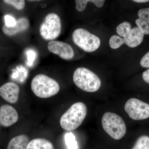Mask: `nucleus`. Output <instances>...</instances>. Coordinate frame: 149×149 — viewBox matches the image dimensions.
I'll use <instances>...</instances> for the list:
<instances>
[{
	"instance_id": "nucleus-20",
	"label": "nucleus",
	"mask_w": 149,
	"mask_h": 149,
	"mask_svg": "<svg viewBox=\"0 0 149 149\" xmlns=\"http://www.w3.org/2000/svg\"><path fill=\"white\" fill-rule=\"evenodd\" d=\"M4 2L13 6L17 10L23 9L25 6V2L24 0H4Z\"/></svg>"
},
{
	"instance_id": "nucleus-22",
	"label": "nucleus",
	"mask_w": 149,
	"mask_h": 149,
	"mask_svg": "<svg viewBox=\"0 0 149 149\" xmlns=\"http://www.w3.org/2000/svg\"><path fill=\"white\" fill-rule=\"evenodd\" d=\"M88 0H76L75 1L76 3V9L79 12H83L86 8Z\"/></svg>"
},
{
	"instance_id": "nucleus-23",
	"label": "nucleus",
	"mask_w": 149,
	"mask_h": 149,
	"mask_svg": "<svg viewBox=\"0 0 149 149\" xmlns=\"http://www.w3.org/2000/svg\"><path fill=\"white\" fill-rule=\"evenodd\" d=\"M5 25L9 27H13L16 23L17 20L13 17L9 15H6L5 17Z\"/></svg>"
},
{
	"instance_id": "nucleus-14",
	"label": "nucleus",
	"mask_w": 149,
	"mask_h": 149,
	"mask_svg": "<svg viewBox=\"0 0 149 149\" xmlns=\"http://www.w3.org/2000/svg\"><path fill=\"white\" fill-rule=\"evenodd\" d=\"M27 149H54V147L50 141L39 138L30 141Z\"/></svg>"
},
{
	"instance_id": "nucleus-11",
	"label": "nucleus",
	"mask_w": 149,
	"mask_h": 149,
	"mask_svg": "<svg viewBox=\"0 0 149 149\" xmlns=\"http://www.w3.org/2000/svg\"><path fill=\"white\" fill-rule=\"evenodd\" d=\"M29 20L25 17H21L16 21V23L13 27H9L5 24L3 26L2 30L6 35L13 36L19 32H23L29 27Z\"/></svg>"
},
{
	"instance_id": "nucleus-2",
	"label": "nucleus",
	"mask_w": 149,
	"mask_h": 149,
	"mask_svg": "<svg viewBox=\"0 0 149 149\" xmlns=\"http://www.w3.org/2000/svg\"><path fill=\"white\" fill-rule=\"evenodd\" d=\"M31 90L35 95L40 98H48L55 95L60 91L58 83L45 74H37L32 79Z\"/></svg>"
},
{
	"instance_id": "nucleus-16",
	"label": "nucleus",
	"mask_w": 149,
	"mask_h": 149,
	"mask_svg": "<svg viewBox=\"0 0 149 149\" xmlns=\"http://www.w3.org/2000/svg\"><path fill=\"white\" fill-rule=\"evenodd\" d=\"M132 149H149V137L142 136L139 137Z\"/></svg>"
},
{
	"instance_id": "nucleus-15",
	"label": "nucleus",
	"mask_w": 149,
	"mask_h": 149,
	"mask_svg": "<svg viewBox=\"0 0 149 149\" xmlns=\"http://www.w3.org/2000/svg\"><path fill=\"white\" fill-rule=\"evenodd\" d=\"M131 29V25L128 22H124L116 27V32L120 37L125 38Z\"/></svg>"
},
{
	"instance_id": "nucleus-1",
	"label": "nucleus",
	"mask_w": 149,
	"mask_h": 149,
	"mask_svg": "<svg viewBox=\"0 0 149 149\" xmlns=\"http://www.w3.org/2000/svg\"><path fill=\"white\" fill-rule=\"evenodd\" d=\"M87 113V106L84 103L77 102L73 104L61 117V128L67 131L77 129L85 120Z\"/></svg>"
},
{
	"instance_id": "nucleus-18",
	"label": "nucleus",
	"mask_w": 149,
	"mask_h": 149,
	"mask_svg": "<svg viewBox=\"0 0 149 149\" xmlns=\"http://www.w3.org/2000/svg\"><path fill=\"white\" fill-rule=\"evenodd\" d=\"M124 44V39L118 35H113L109 40L110 47L113 49H118Z\"/></svg>"
},
{
	"instance_id": "nucleus-21",
	"label": "nucleus",
	"mask_w": 149,
	"mask_h": 149,
	"mask_svg": "<svg viewBox=\"0 0 149 149\" xmlns=\"http://www.w3.org/2000/svg\"><path fill=\"white\" fill-rule=\"evenodd\" d=\"M139 18L145 20L149 24V8H142L138 12Z\"/></svg>"
},
{
	"instance_id": "nucleus-12",
	"label": "nucleus",
	"mask_w": 149,
	"mask_h": 149,
	"mask_svg": "<svg viewBox=\"0 0 149 149\" xmlns=\"http://www.w3.org/2000/svg\"><path fill=\"white\" fill-rule=\"evenodd\" d=\"M144 35L138 27L131 29L128 35L123 38L124 44L130 48L136 47L141 45L143 40Z\"/></svg>"
},
{
	"instance_id": "nucleus-13",
	"label": "nucleus",
	"mask_w": 149,
	"mask_h": 149,
	"mask_svg": "<svg viewBox=\"0 0 149 149\" xmlns=\"http://www.w3.org/2000/svg\"><path fill=\"white\" fill-rule=\"evenodd\" d=\"M29 142V138L26 135H19L10 141L7 149H27Z\"/></svg>"
},
{
	"instance_id": "nucleus-4",
	"label": "nucleus",
	"mask_w": 149,
	"mask_h": 149,
	"mask_svg": "<svg viewBox=\"0 0 149 149\" xmlns=\"http://www.w3.org/2000/svg\"><path fill=\"white\" fill-rule=\"evenodd\" d=\"M102 123L104 131L115 140H120L126 134L125 123L122 118L116 113L106 112L103 116Z\"/></svg>"
},
{
	"instance_id": "nucleus-19",
	"label": "nucleus",
	"mask_w": 149,
	"mask_h": 149,
	"mask_svg": "<svg viewBox=\"0 0 149 149\" xmlns=\"http://www.w3.org/2000/svg\"><path fill=\"white\" fill-rule=\"evenodd\" d=\"M136 24L138 26V28L140 29L144 35H148L149 34V24L148 23L141 19H137L136 21Z\"/></svg>"
},
{
	"instance_id": "nucleus-3",
	"label": "nucleus",
	"mask_w": 149,
	"mask_h": 149,
	"mask_svg": "<svg viewBox=\"0 0 149 149\" xmlns=\"http://www.w3.org/2000/svg\"><path fill=\"white\" fill-rule=\"evenodd\" d=\"M73 80L78 88L89 93L97 92L101 85L100 77L90 70L84 67L78 68L75 70Z\"/></svg>"
},
{
	"instance_id": "nucleus-5",
	"label": "nucleus",
	"mask_w": 149,
	"mask_h": 149,
	"mask_svg": "<svg viewBox=\"0 0 149 149\" xmlns=\"http://www.w3.org/2000/svg\"><path fill=\"white\" fill-rule=\"evenodd\" d=\"M72 39L76 45L88 52H94L100 45V40L98 37L83 28L74 30Z\"/></svg>"
},
{
	"instance_id": "nucleus-27",
	"label": "nucleus",
	"mask_w": 149,
	"mask_h": 149,
	"mask_svg": "<svg viewBox=\"0 0 149 149\" xmlns=\"http://www.w3.org/2000/svg\"><path fill=\"white\" fill-rule=\"evenodd\" d=\"M133 1L138 3H144L149 2V0H134Z\"/></svg>"
},
{
	"instance_id": "nucleus-10",
	"label": "nucleus",
	"mask_w": 149,
	"mask_h": 149,
	"mask_svg": "<svg viewBox=\"0 0 149 149\" xmlns=\"http://www.w3.org/2000/svg\"><path fill=\"white\" fill-rule=\"evenodd\" d=\"M18 113L12 106L4 104L0 107V124L4 127H9L18 120Z\"/></svg>"
},
{
	"instance_id": "nucleus-8",
	"label": "nucleus",
	"mask_w": 149,
	"mask_h": 149,
	"mask_svg": "<svg viewBox=\"0 0 149 149\" xmlns=\"http://www.w3.org/2000/svg\"><path fill=\"white\" fill-rule=\"evenodd\" d=\"M48 49L52 53L58 56L63 59L69 60L73 58L74 52L71 46L58 41H51L48 43Z\"/></svg>"
},
{
	"instance_id": "nucleus-25",
	"label": "nucleus",
	"mask_w": 149,
	"mask_h": 149,
	"mask_svg": "<svg viewBox=\"0 0 149 149\" xmlns=\"http://www.w3.org/2000/svg\"><path fill=\"white\" fill-rule=\"evenodd\" d=\"M88 2L93 3L97 7L101 8L104 6V0H88Z\"/></svg>"
},
{
	"instance_id": "nucleus-6",
	"label": "nucleus",
	"mask_w": 149,
	"mask_h": 149,
	"mask_svg": "<svg viewBox=\"0 0 149 149\" xmlns=\"http://www.w3.org/2000/svg\"><path fill=\"white\" fill-rule=\"evenodd\" d=\"M61 28L59 16L57 14L50 13L46 15L40 25V35L44 40L53 41L60 35Z\"/></svg>"
},
{
	"instance_id": "nucleus-9",
	"label": "nucleus",
	"mask_w": 149,
	"mask_h": 149,
	"mask_svg": "<svg viewBox=\"0 0 149 149\" xmlns=\"http://www.w3.org/2000/svg\"><path fill=\"white\" fill-rule=\"evenodd\" d=\"M20 88L13 82H8L0 87V96L6 101L15 104L18 101Z\"/></svg>"
},
{
	"instance_id": "nucleus-24",
	"label": "nucleus",
	"mask_w": 149,
	"mask_h": 149,
	"mask_svg": "<svg viewBox=\"0 0 149 149\" xmlns=\"http://www.w3.org/2000/svg\"><path fill=\"white\" fill-rule=\"evenodd\" d=\"M140 63L143 67L149 68V52L142 58Z\"/></svg>"
},
{
	"instance_id": "nucleus-26",
	"label": "nucleus",
	"mask_w": 149,
	"mask_h": 149,
	"mask_svg": "<svg viewBox=\"0 0 149 149\" xmlns=\"http://www.w3.org/2000/svg\"><path fill=\"white\" fill-rule=\"evenodd\" d=\"M143 78L146 83L149 84V69L143 72Z\"/></svg>"
},
{
	"instance_id": "nucleus-17",
	"label": "nucleus",
	"mask_w": 149,
	"mask_h": 149,
	"mask_svg": "<svg viewBox=\"0 0 149 149\" xmlns=\"http://www.w3.org/2000/svg\"><path fill=\"white\" fill-rule=\"evenodd\" d=\"M65 144L68 149H78L77 141L75 137L72 133H68L65 136Z\"/></svg>"
},
{
	"instance_id": "nucleus-7",
	"label": "nucleus",
	"mask_w": 149,
	"mask_h": 149,
	"mask_svg": "<svg viewBox=\"0 0 149 149\" xmlns=\"http://www.w3.org/2000/svg\"><path fill=\"white\" fill-rule=\"evenodd\" d=\"M124 109L133 120H145L149 118V104L135 98L129 99Z\"/></svg>"
}]
</instances>
